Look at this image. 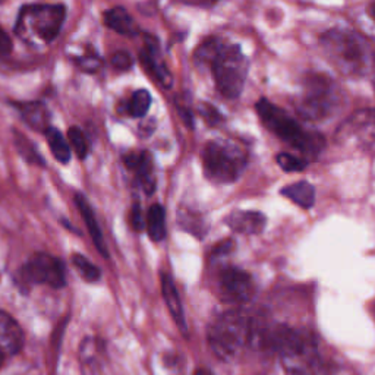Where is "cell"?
Instances as JSON below:
<instances>
[{"label":"cell","mask_w":375,"mask_h":375,"mask_svg":"<svg viewBox=\"0 0 375 375\" xmlns=\"http://www.w3.org/2000/svg\"><path fill=\"white\" fill-rule=\"evenodd\" d=\"M327 58L346 75L364 74L368 65V46L360 35L349 30H330L321 37Z\"/></svg>","instance_id":"3957f363"},{"label":"cell","mask_w":375,"mask_h":375,"mask_svg":"<svg viewBox=\"0 0 375 375\" xmlns=\"http://www.w3.org/2000/svg\"><path fill=\"white\" fill-rule=\"evenodd\" d=\"M151 106V94L147 90H138L134 93L128 104V112L134 118H143L147 115Z\"/></svg>","instance_id":"cb8c5ba5"},{"label":"cell","mask_w":375,"mask_h":375,"mask_svg":"<svg viewBox=\"0 0 375 375\" xmlns=\"http://www.w3.org/2000/svg\"><path fill=\"white\" fill-rule=\"evenodd\" d=\"M22 277L26 283L47 285L59 289L66 285V269L62 260L38 253L22 267Z\"/></svg>","instance_id":"9c48e42d"},{"label":"cell","mask_w":375,"mask_h":375,"mask_svg":"<svg viewBox=\"0 0 375 375\" xmlns=\"http://www.w3.org/2000/svg\"><path fill=\"white\" fill-rule=\"evenodd\" d=\"M147 230L151 241L160 242L166 236V213L160 204H154L150 207L147 213Z\"/></svg>","instance_id":"d6986e66"},{"label":"cell","mask_w":375,"mask_h":375,"mask_svg":"<svg viewBox=\"0 0 375 375\" xmlns=\"http://www.w3.org/2000/svg\"><path fill=\"white\" fill-rule=\"evenodd\" d=\"M74 266L77 267L78 273L84 277L87 282H97L102 277V273L99 270V267H95L93 262H90L84 255L75 254L74 258Z\"/></svg>","instance_id":"d4e9b609"},{"label":"cell","mask_w":375,"mask_h":375,"mask_svg":"<svg viewBox=\"0 0 375 375\" xmlns=\"http://www.w3.org/2000/svg\"><path fill=\"white\" fill-rule=\"evenodd\" d=\"M196 375H213L210 371H207V369H198L196 372Z\"/></svg>","instance_id":"e575fe53"},{"label":"cell","mask_w":375,"mask_h":375,"mask_svg":"<svg viewBox=\"0 0 375 375\" xmlns=\"http://www.w3.org/2000/svg\"><path fill=\"white\" fill-rule=\"evenodd\" d=\"M277 163L285 172H302L308 166V161L303 159H298L287 154V152H280L277 156Z\"/></svg>","instance_id":"83f0119b"},{"label":"cell","mask_w":375,"mask_h":375,"mask_svg":"<svg viewBox=\"0 0 375 375\" xmlns=\"http://www.w3.org/2000/svg\"><path fill=\"white\" fill-rule=\"evenodd\" d=\"M132 63L134 61L128 51H118L112 58V65L116 69H120V71H128V69L132 66Z\"/></svg>","instance_id":"f546056e"},{"label":"cell","mask_w":375,"mask_h":375,"mask_svg":"<svg viewBox=\"0 0 375 375\" xmlns=\"http://www.w3.org/2000/svg\"><path fill=\"white\" fill-rule=\"evenodd\" d=\"M223 47V45L220 43V40L217 38H207L204 40L201 46L193 53V59H196L197 65H212L214 58L217 56V53L220 49Z\"/></svg>","instance_id":"603a6c76"},{"label":"cell","mask_w":375,"mask_h":375,"mask_svg":"<svg viewBox=\"0 0 375 375\" xmlns=\"http://www.w3.org/2000/svg\"><path fill=\"white\" fill-rule=\"evenodd\" d=\"M340 141L355 140L360 145L375 143V109L360 110L347 119L337 131Z\"/></svg>","instance_id":"30bf717a"},{"label":"cell","mask_w":375,"mask_h":375,"mask_svg":"<svg viewBox=\"0 0 375 375\" xmlns=\"http://www.w3.org/2000/svg\"><path fill=\"white\" fill-rule=\"evenodd\" d=\"M217 90L226 99H238L248 77L249 63L239 46H223L212 62Z\"/></svg>","instance_id":"8992f818"},{"label":"cell","mask_w":375,"mask_h":375,"mask_svg":"<svg viewBox=\"0 0 375 375\" xmlns=\"http://www.w3.org/2000/svg\"><path fill=\"white\" fill-rule=\"evenodd\" d=\"M141 61L145 66L147 71L156 77L160 84L166 88L172 87V74L168 71V67L164 66L163 62L159 61V46L154 40H151L147 43V47L141 53Z\"/></svg>","instance_id":"5bb4252c"},{"label":"cell","mask_w":375,"mask_h":375,"mask_svg":"<svg viewBox=\"0 0 375 375\" xmlns=\"http://www.w3.org/2000/svg\"><path fill=\"white\" fill-rule=\"evenodd\" d=\"M179 223L185 230H188L189 233L196 234V236H201L204 232H207L204 221L200 216L193 214L192 212H182L180 210L179 213Z\"/></svg>","instance_id":"484cf974"},{"label":"cell","mask_w":375,"mask_h":375,"mask_svg":"<svg viewBox=\"0 0 375 375\" xmlns=\"http://www.w3.org/2000/svg\"><path fill=\"white\" fill-rule=\"evenodd\" d=\"M208 2H214V0H208Z\"/></svg>","instance_id":"8d00e7d4"},{"label":"cell","mask_w":375,"mask_h":375,"mask_svg":"<svg viewBox=\"0 0 375 375\" xmlns=\"http://www.w3.org/2000/svg\"><path fill=\"white\" fill-rule=\"evenodd\" d=\"M161 292H163V298L166 301V305H168V308L175 319V323L179 326L180 330L186 331L182 302H180L177 289L169 274H164V273L161 274Z\"/></svg>","instance_id":"9a60e30c"},{"label":"cell","mask_w":375,"mask_h":375,"mask_svg":"<svg viewBox=\"0 0 375 375\" xmlns=\"http://www.w3.org/2000/svg\"><path fill=\"white\" fill-rule=\"evenodd\" d=\"M368 13L371 15V18L375 21V2L368 8Z\"/></svg>","instance_id":"836d02e7"},{"label":"cell","mask_w":375,"mask_h":375,"mask_svg":"<svg viewBox=\"0 0 375 375\" xmlns=\"http://www.w3.org/2000/svg\"><path fill=\"white\" fill-rule=\"evenodd\" d=\"M3 359H5V356H3L2 353H0V365H2V362H3Z\"/></svg>","instance_id":"d590c367"},{"label":"cell","mask_w":375,"mask_h":375,"mask_svg":"<svg viewBox=\"0 0 375 375\" xmlns=\"http://www.w3.org/2000/svg\"><path fill=\"white\" fill-rule=\"evenodd\" d=\"M266 216L260 212H233L226 217V225L242 234H258L266 228Z\"/></svg>","instance_id":"4fadbf2b"},{"label":"cell","mask_w":375,"mask_h":375,"mask_svg":"<svg viewBox=\"0 0 375 375\" xmlns=\"http://www.w3.org/2000/svg\"><path fill=\"white\" fill-rule=\"evenodd\" d=\"M337 102L333 82L324 75H311L303 86L296 109L305 119H323L335 110Z\"/></svg>","instance_id":"ba28073f"},{"label":"cell","mask_w":375,"mask_h":375,"mask_svg":"<svg viewBox=\"0 0 375 375\" xmlns=\"http://www.w3.org/2000/svg\"><path fill=\"white\" fill-rule=\"evenodd\" d=\"M66 17L62 5H29L18 15L15 33L26 43L49 45L61 33Z\"/></svg>","instance_id":"277c9868"},{"label":"cell","mask_w":375,"mask_h":375,"mask_svg":"<svg viewBox=\"0 0 375 375\" xmlns=\"http://www.w3.org/2000/svg\"><path fill=\"white\" fill-rule=\"evenodd\" d=\"M204 175L217 184H232L242 173L246 156L241 147L226 141H210L202 150Z\"/></svg>","instance_id":"5b68a950"},{"label":"cell","mask_w":375,"mask_h":375,"mask_svg":"<svg viewBox=\"0 0 375 375\" xmlns=\"http://www.w3.org/2000/svg\"><path fill=\"white\" fill-rule=\"evenodd\" d=\"M22 116L33 128L45 131L47 129V113L45 107L40 103H30L22 106Z\"/></svg>","instance_id":"7402d4cb"},{"label":"cell","mask_w":375,"mask_h":375,"mask_svg":"<svg viewBox=\"0 0 375 375\" xmlns=\"http://www.w3.org/2000/svg\"><path fill=\"white\" fill-rule=\"evenodd\" d=\"M67 138H69V143H71L78 159L84 160L88 154V141H87L84 132H82L79 128L74 127L67 131Z\"/></svg>","instance_id":"4316f807"},{"label":"cell","mask_w":375,"mask_h":375,"mask_svg":"<svg viewBox=\"0 0 375 375\" xmlns=\"http://www.w3.org/2000/svg\"><path fill=\"white\" fill-rule=\"evenodd\" d=\"M45 134H46V140L50 145L51 154L54 156V159L62 164H66L69 160H71V147H69L62 132L58 131L56 128H47Z\"/></svg>","instance_id":"ffe728a7"},{"label":"cell","mask_w":375,"mask_h":375,"mask_svg":"<svg viewBox=\"0 0 375 375\" xmlns=\"http://www.w3.org/2000/svg\"><path fill=\"white\" fill-rule=\"evenodd\" d=\"M134 170L136 172V176L138 179H140L144 191L148 193V196H151V193L156 191V179H154V173H152V161L148 152L145 151L141 152L140 163L136 164V168Z\"/></svg>","instance_id":"44dd1931"},{"label":"cell","mask_w":375,"mask_h":375,"mask_svg":"<svg viewBox=\"0 0 375 375\" xmlns=\"http://www.w3.org/2000/svg\"><path fill=\"white\" fill-rule=\"evenodd\" d=\"M207 337L216 356L230 360L238 355L248 337V326L244 315L238 311L218 315L208 327Z\"/></svg>","instance_id":"52a82bcc"},{"label":"cell","mask_w":375,"mask_h":375,"mask_svg":"<svg viewBox=\"0 0 375 375\" xmlns=\"http://www.w3.org/2000/svg\"><path fill=\"white\" fill-rule=\"evenodd\" d=\"M286 375H315L319 358L317 342L310 333L280 327L274 336Z\"/></svg>","instance_id":"7a4b0ae2"},{"label":"cell","mask_w":375,"mask_h":375,"mask_svg":"<svg viewBox=\"0 0 375 375\" xmlns=\"http://www.w3.org/2000/svg\"><path fill=\"white\" fill-rule=\"evenodd\" d=\"M24 344V333L19 324L8 312L0 310V353L15 355Z\"/></svg>","instance_id":"7c38bea8"},{"label":"cell","mask_w":375,"mask_h":375,"mask_svg":"<svg viewBox=\"0 0 375 375\" xmlns=\"http://www.w3.org/2000/svg\"><path fill=\"white\" fill-rule=\"evenodd\" d=\"M104 24L109 29H112L113 31L123 35H135L138 33L135 21L129 15L128 10L120 6L109 9L104 13Z\"/></svg>","instance_id":"e0dca14e"},{"label":"cell","mask_w":375,"mask_h":375,"mask_svg":"<svg viewBox=\"0 0 375 375\" xmlns=\"http://www.w3.org/2000/svg\"><path fill=\"white\" fill-rule=\"evenodd\" d=\"M198 110H200V115L208 122V123H210L212 125V127H214V125H217L220 120H221V116H220V113H218V110H216L212 104H204V103H201L200 104V107H198Z\"/></svg>","instance_id":"f1b7e54d"},{"label":"cell","mask_w":375,"mask_h":375,"mask_svg":"<svg viewBox=\"0 0 375 375\" xmlns=\"http://www.w3.org/2000/svg\"><path fill=\"white\" fill-rule=\"evenodd\" d=\"M10 50H12V40L2 26H0V54H8Z\"/></svg>","instance_id":"1f68e13d"},{"label":"cell","mask_w":375,"mask_h":375,"mask_svg":"<svg viewBox=\"0 0 375 375\" xmlns=\"http://www.w3.org/2000/svg\"><path fill=\"white\" fill-rule=\"evenodd\" d=\"M255 109L264 127L303 154L317 156L324 148V138L321 134L303 129L283 109L274 106L267 99H261Z\"/></svg>","instance_id":"6da1fadb"},{"label":"cell","mask_w":375,"mask_h":375,"mask_svg":"<svg viewBox=\"0 0 375 375\" xmlns=\"http://www.w3.org/2000/svg\"><path fill=\"white\" fill-rule=\"evenodd\" d=\"M234 248V242L232 239H225L223 242H220L218 245H216L214 248V254L216 255H225V254H229L232 253V249Z\"/></svg>","instance_id":"d6a6232c"},{"label":"cell","mask_w":375,"mask_h":375,"mask_svg":"<svg viewBox=\"0 0 375 375\" xmlns=\"http://www.w3.org/2000/svg\"><path fill=\"white\" fill-rule=\"evenodd\" d=\"M131 223H132V228L136 230V232H141L144 228H145V220L143 217V210L140 204H134L132 207V212H131Z\"/></svg>","instance_id":"4dcf8cb0"},{"label":"cell","mask_w":375,"mask_h":375,"mask_svg":"<svg viewBox=\"0 0 375 375\" xmlns=\"http://www.w3.org/2000/svg\"><path fill=\"white\" fill-rule=\"evenodd\" d=\"M282 193L302 208H311L315 202V189L307 180H301V182L283 188Z\"/></svg>","instance_id":"ac0fdd59"},{"label":"cell","mask_w":375,"mask_h":375,"mask_svg":"<svg viewBox=\"0 0 375 375\" xmlns=\"http://www.w3.org/2000/svg\"><path fill=\"white\" fill-rule=\"evenodd\" d=\"M218 286L221 295L230 302H246L253 296L251 276L238 267H226L218 276Z\"/></svg>","instance_id":"8fae6325"},{"label":"cell","mask_w":375,"mask_h":375,"mask_svg":"<svg viewBox=\"0 0 375 375\" xmlns=\"http://www.w3.org/2000/svg\"><path fill=\"white\" fill-rule=\"evenodd\" d=\"M75 202L78 205V210H79L82 218H84V221H86L87 229H88V232L91 234V238H93L97 249H99V251L104 257H107V248H106V244H104V239H103L99 221H97V218H95V214L93 212V208H91L88 200L84 196H81V193H78V196L75 197Z\"/></svg>","instance_id":"2e32d148"}]
</instances>
